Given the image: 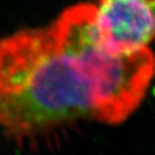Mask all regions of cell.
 <instances>
[{
    "instance_id": "6da1fadb",
    "label": "cell",
    "mask_w": 155,
    "mask_h": 155,
    "mask_svg": "<svg viewBox=\"0 0 155 155\" xmlns=\"http://www.w3.org/2000/svg\"><path fill=\"white\" fill-rule=\"evenodd\" d=\"M104 48L127 55L148 48L155 38V0H94Z\"/></svg>"
}]
</instances>
